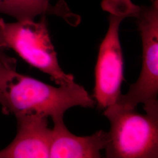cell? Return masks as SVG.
<instances>
[{"mask_svg": "<svg viewBox=\"0 0 158 158\" xmlns=\"http://www.w3.org/2000/svg\"><path fill=\"white\" fill-rule=\"evenodd\" d=\"M0 104L4 114L15 117L38 114L52 121L63 118L74 106L93 108L96 102L84 87L74 81L54 87L18 73L16 60L0 53Z\"/></svg>", "mask_w": 158, "mask_h": 158, "instance_id": "cell-1", "label": "cell"}, {"mask_svg": "<svg viewBox=\"0 0 158 158\" xmlns=\"http://www.w3.org/2000/svg\"><path fill=\"white\" fill-rule=\"evenodd\" d=\"M49 158H102L108 140V132L102 130L86 136L75 135L64 123L63 118L53 121Z\"/></svg>", "mask_w": 158, "mask_h": 158, "instance_id": "cell-7", "label": "cell"}, {"mask_svg": "<svg viewBox=\"0 0 158 158\" xmlns=\"http://www.w3.org/2000/svg\"><path fill=\"white\" fill-rule=\"evenodd\" d=\"M102 6L109 14L107 32L100 46L95 68L93 97L99 109L115 104L121 94L124 60L119 37L121 22L135 17L139 10L131 0H103Z\"/></svg>", "mask_w": 158, "mask_h": 158, "instance_id": "cell-3", "label": "cell"}, {"mask_svg": "<svg viewBox=\"0 0 158 158\" xmlns=\"http://www.w3.org/2000/svg\"><path fill=\"white\" fill-rule=\"evenodd\" d=\"M15 118L17 135L0 150V158H49L52 129L48 126V117L28 114Z\"/></svg>", "mask_w": 158, "mask_h": 158, "instance_id": "cell-6", "label": "cell"}, {"mask_svg": "<svg viewBox=\"0 0 158 158\" xmlns=\"http://www.w3.org/2000/svg\"><path fill=\"white\" fill-rule=\"evenodd\" d=\"M136 18L141 36V70L135 83L125 94L120 95L116 102L131 109L139 104L158 101V0H151L149 6L139 7Z\"/></svg>", "mask_w": 158, "mask_h": 158, "instance_id": "cell-5", "label": "cell"}, {"mask_svg": "<svg viewBox=\"0 0 158 158\" xmlns=\"http://www.w3.org/2000/svg\"><path fill=\"white\" fill-rule=\"evenodd\" d=\"M143 110L142 114L117 103L104 110L110 124L106 158H158V101Z\"/></svg>", "mask_w": 158, "mask_h": 158, "instance_id": "cell-2", "label": "cell"}, {"mask_svg": "<svg viewBox=\"0 0 158 158\" xmlns=\"http://www.w3.org/2000/svg\"><path fill=\"white\" fill-rule=\"evenodd\" d=\"M0 49H11L33 68L48 74L59 85L74 81L73 75L60 68L46 20L6 22L0 17Z\"/></svg>", "mask_w": 158, "mask_h": 158, "instance_id": "cell-4", "label": "cell"}, {"mask_svg": "<svg viewBox=\"0 0 158 158\" xmlns=\"http://www.w3.org/2000/svg\"><path fill=\"white\" fill-rule=\"evenodd\" d=\"M52 0H0V14L11 17L15 21L35 19L38 16L53 14L60 16L62 3L55 6Z\"/></svg>", "mask_w": 158, "mask_h": 158, "instance_id": "cell-8", "label": "cell"}]
</instances>
